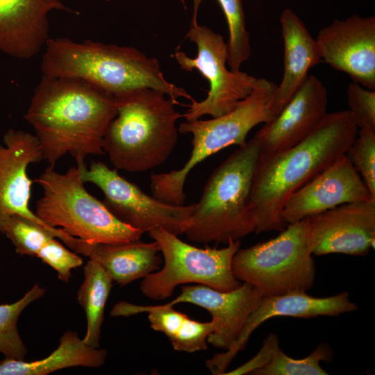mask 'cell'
Wrapping results in <instances>:
<instances>
[{"label":"cell","mask_w":375,"mask_h":375,"mask_svg":"<svg viewBox=\"0 0 375 375\" xmlns=\"http://www.w3.org/2000/svg\"><path fill=\"white\" fill-rule=\"evenodd\" d=\"M117 112L112 94L81 79L42 75L24 118L49 165L67 153L81 165L88 156L105 154L103 137Z\"/></svg>","instance_id":"cell-1"},{"label":"cell","mask_w":375,"mask_h":375,"mask_svg":"<svg viewBox=\"0 0 375 375\" xmlns=\"http://www.w3.org/2000/svg\"><path fill=\"white\" fill-rule=\"evenodd\" d=\"M358 131L348 110L327 113L295 146L278 153H262L251 190L254 233L283 231L287 224L281 211L288 197L346 153Z\"/></svg>","instance_id":"cell-2"},{"label":"cell","mask_w":375,"mask_h":375,"mask_svg":"<svg viewBox=\"0 0 375 375\" xmlns=\"http://www.w3.org/2000/svg\"><path fill=\"white\" fill-rule=\"evenodd\" d=\"M44 46L40 65L44 76L81 79L115 97L151 88L174 100H194L165 78L156 58L136 48L66 38H49Z\"/></svg>","instance_id":"cell-3"},{"label":"cell","mask_w":375,"mask_h":375,"mask_svg":"<svg viewBox=\"0 0 375 375\" xmlns=\"http://www.w3.org/2000/svg\"><path fill=\"white\" fill-rule=\"evenodd\" d=\"M151 89L116 96V116L106 131L103 149L116 169L143 172L163 164L177 142L176 100Z\"/></svg>","instance_id":"cell-4"},{"label":"cell","mask_w":375,"mask_h":375,"mask_svg":"<svg viewBox=\"0 0 375 375\" xmlns=\"http://www.w3.org/2000/svg\"><path fill=\"white\" fill-rule=\"evenodd\" d=\"M261 153L252 138L213 171L185 231L190 240L227 244L254 233L251 190Z\"/></svg>","instance_id":"cell-5"},{"label":"cell","mask_w":375,"mask_h":375,"mask_svg":"<svg viewBox=\"0 0 375 375\" xmlns=\"http://www.w3.org/2000/svg\"><path fill=\"white\" fill-rule=\"evenodd\" d=\"M276 85L267 78H258L251 93L229 112L208 120L182 122L178 132L192 135L190 158L181 169L151 176L152 196L169 204L184 205L185 180L197 165L228 146L243 145L253 128L276 118L270 100Z\"/></svg>","instance_id":"cell-6"},{"label":"cell","mask_w":375,"mask_h":375,"mask_svg":"<svg viewBox=\"0 0 375 375\" xmlns=\"http://www.w3.org/2000/svg\"><path fill=\"white\" fill-rule=\"evenodd\" d=\"M35 182L43 190L35 213L49 227L90 243L127 242L144 233L119 221L85 189L77 166L60 174L49 165Z\"/></svg>","instance_id":"cell-7"},{"label":"cell","mask_w":375,"mask_h":375,"mask_svg":"<svg viewBox=\"0 0 375 375\" xmlns=\"http://www.w3.org/2000/svg\"><path fill=\"white\" fill-rule=\"evenodd\" d=\"M312 256L305 218L287 224L274 238L240 248L232 271L238 281L253 285L262 297L307 292L316 277Z\"/></svg>","instance_id":"cell-8"},{"label":"cell","mask_w":375,"mask_h":375,"mask_svg":"<svg viewBox=\"0 0 375 375\" xmlns=\"http://www.w3.org/2000/svg\"><path fill=\"white\" fill-rule=\"evenodd\" d=\"M147 233L159 247L163 266L142 278L140 289L146 297L166 299L177 286L189 283L222 292L235 290L242 284L232 271V260L240 248V240L230 241L220 249H202L182 241L162 228Z\"/></svg>","instance_id":"cell-9"},{"label":"cell","mask_w":375,"mask_h":375,"mask_svg":"<svg viewBox=\"0 0 375 375\" xmlns=\"http://www.w3.org/2000/svg\"><path fill=\"white\" fill-rule=\"evenodd\" d=\"M187 38L196 44L197 56L176 51L174 58L182 69L199 72L208 80L210 90L203 100H193L182 116L192 122L207 115L217 117L229 112L251 93L258 78L240 70L228 69L227 44L222 35L197 24H191Z\"/></svg>","instance_id":"cell-10"},{"label":"cell","mask_w":375,"mask_h":375,"mask_svg":"<svg viewBox=\"0 0 375 375\" xmlns=\"http://www.w3.org/2000/svg\"><path fill=\"white\" fill-rule=\"evenodd\" d=\"M77 167L83 181L102 191L103 204L124 224L144 233L160 227L176 235L184 234L196 203L176 206L162 202L102 162L92 161L89 168L85 165Z\"/></svg>","instance_id":"cell-11"},{"label":"cell","mask_w":375,"mask_h":375,"mask_svg":"<svg viewBox=\"0 0 375 375\" xmlns=\"http://www.w3.org/2000/svg\"><path fill=\"white\" fill-rule=\"evenodd\" d=\"M308 218L313 255L365 256L375 240V199L343 203Z\"/></svg>","instance_id":"cell-12"},{"label":"cell","mask_w":375,"mask_h":375,"mask_svg":"<svg viewBox=\"0 0 375 375\" xmlns=\"http://www.w3.org/2000/svg\"><path fill=\"white\" fill-rule=\"evenodd\" d=\"M322 60L375 90V17L353 15L335 19L315 39Z\"/></svg>","instance_id":"cell-13"},{"label":"cell","mask_w":375,"mask_h":375,"mask_svg":"<svg viewBox=\"0 0 375 375\" xmlns=\"http://www.w3.org/2000/svg\"><path fill=\"white\" fill-rule=\"evenodd\" d=\"M357 309V304L350 300L347 292L326 297H315L307 292L263 297L258 306L248 317L236 342L228 350L207 360L206 365L212 374L223 375L234 358L245 348L253 332L271 318L335 317Z\"/></svg>","instance_id":"cell-14"},{"label":"cell","mask_w":375,"mask_h":375,"mask_svg":"<svg viewBox=\"0 0 375 375\" xmlns=\"http://www.w3.org/2000/svg\"><path fill=\"white\" fill-rule=\"evenodd\" d=\"M371 198L363 180L344 153L291 194L283 205L281 217L288 224L345 203Z\"/></svg>","instance_id":"cell-15"},{"label":"cell","mask_w":375,"mask_h":375,"mask_svg":"<svg viewBox=\"0 0 375 375\" xmlns=\"http://www.w3.org/2000/svg\"><path fill=\"white\" fill-rule=\"evenodd\" d=\"M328 92L314 75L305 81L276 117L264 125L253 136L262 153L288 149L307 138L326 115Z\"/></svg>","instance_id":"cell-16"},{"label":"cell","mask_w":375,"mask_h":375,"mask_svg":"<svg viewBox=\"0 0 375 375\" xmlns=\"http://www.w3.org/2000/svg\"><path fill=\"white\" fill-rule=\"evenodd\" d=\"M262 297L253 285L245 282L228 292L201 284L185 285L181 286L177 297L165 304L174 307L179 303H190L206 310L215 324L207 342L226 351L236 342L248 317L258 306Z\"/></svg>","instance_id":"cell-17"},{"label":"cell","mask_w":375,"mask_h":375,"mask_svg":"<svg viewBox=\"0 0 375 375\" xmlns=\"http://www.w3.org/2000/svg\"><path fill=\"white\" fill-rule=\"evenodd\" d=\"M0 143V224L11 215H17L49 228L29 208L32 181L27 168L44 160L36 135L10 128Z\"/></svg>","instance_id":"cell-18"},{"label":"cell","mask_w":375,"mask_h":375,"mask_svg":"<svg viewBox=\"0 0 375 375\" xmlns=\"http://www.w3.org/2000/svg\"><path fill=\"white\" fill-rule=\"evenodd\" d=\"M54 10L73 12L61 0H0V51L18 59L38 54L49 38Z\"/></svg>","instance_id":"cell-19"},{"label":"cell","mask_w":375,"mask_h":375,"mask_svg":"<svg viewBox=\"0 0 375 375\" xmlns=\"http://www.w3.org/2000/svg\"><path fill=\"white\" fill-rule=\"evenodd\" d=\"M98 262L116 283L124 286L158 270L162 263L156 243L140 240L123 243H90L73 237L66 244Z\"/></svg>","instance_id":"cell-20"},{"label":"cell","mask_w":375,"mask_h":375,"mask_svg":"<svg viewBox=\"0 0 375 375\" xmlns=\"http://www.w3.org/2000/svg\"><path fill=\"white\" fill-rule=\"evenodd\" d=\"M280 24L284 44L283 74L270 100L276 117L305 81L308 70L322 60L315 39L294 12L284 9Z\"/></svg>","instance_id":"cell-21"},{"label":"cell","mask_w":375,"mask_h":375,"mask_svg":"<svg viewBox=\"0 0 375 375\" xmlns=\"http://www.w3.org/2000/svg\"><path fill=\"white\" fill-rule=\"evenodd\" d=\"M142 312L148 313L151 328L165 334L174 350L193 353L208 349L207 339L214 331L213 322L192 319L173 306H140L122 301L113 306L110 315L129 317Z\"/></svg>","instance_id":"cell-22"},{"label":"cell","mask_w":375,"mask_h":375,"mask_svg":"<svg viewBox=\"0 0 375 375\" xmlns=\"http://www.w3.org/2000/svg\"><path fill=\"white\" fill-rule=\"evenodd\" d=\"M107 351L85 344L76 331L65 332L58 347L46 358L33 361L4 358L0 375H47L69 367L97 368L104 365Z\"/></svg>","instance_id":"cell-23"},{"label":"cell","mask_w":375,"mask_h":375,"mask_svg":"<svg viewBox=\"0 0 375 375\" xmlns=\"http://www.w3.org/2000/svg\"><path fill=\"white\" fill-rule=\"evenodd\" d=\"M84 280L77 292V301L87 321L84 342L99 347L104 310L112 286V279L96 261L90 259L83 267Z\"/></svg>","instance_id":"cell-24"},{"label":"cell","mask_w":375,"mask_h":375,"mask_svg":"<svg viewBox=\"0 0 375 375\" xmlns=\"http://www.w3.org/2000/svg\"><path fill=\"white\" fill-rule=\"evenodd\" d=\"M45 292L44 288L35 283L15 302L0 304V353L5 358L25 360L28 350L19 335L17 322L25 308Z\"/></svg>","instance_id":"cell-25"},{"label":"cell","mask_w":375,"mask_h":375,"mask_svg":"<svg viewBox=\"0 0 375 375\" xmlns=\"http://www.w3.org/2000/svg\"><path fill=\"white\" fill-rule=\"evenodd\" d=\"M0 233L11 241L18 254L32 257L50 239L64 242L71 236L62 228H49L17 215L10 216L0 224Z\"/></svg>","instance_id":"cell-26"},{"label":"cell","mask_w":375,"mask_h":375,"mask_svg":"<svg viewBox=\"0 0 375 375\" xmlns=\"http://www.w3.org/2000/svg\"><path fill=\"white\" fill-rule=\"evenodd\" d=\"M333 358V351L328 344L320 343L308 356L295 359L285 354L278 343L269 362L253 372L252 375H327L320 362H329Z\"/></svg>","instance_id":"cell-27"},{"label":"cell","mask_w":375,"mask_h":375,"mask_svg":"<svg viewBox=\"0 0 375 375\" xmlns=\"http://www.w3.org/2000/svg\"><path fill=\"white\" fill-rule=\"evenodd\" d=\"M226 17L228 28L226 42L227 65L233 72L240 71L242 64L251 54L250 36L246 28L242 0H217Z\"/></svg>","instance_id":"cell-28"},{"label":"cell","mask_w":375,"mask_h":375,"mask_svg":"<svg viewBox=\"0 0 375 375\" xmlns=\"http://www.w3.org/2000/svg\"><path fill=\"white\" fill-rule=\"evenodd\" d=\"M345 154L375 199V131L360 129Z\"/></svg>","instance_id":"cell-29"},{"label":"cell","mask_w":375,"mask_h":375,"mask_svg":"<svg viewBox=\"0 0 375 375\" xmlns=\"http://www.w3.org/2000/svg\"><path fill=\"white\" fill-rule=\"evenodd\" d=\"M347 93L348 110L358 128L375 131V90L352 81Z\"/></svg>","instance_id":"cell-30"},{"label":"cell","mask_w":375,"mask_h":375,"mask_svg":"<svg viewBox=\"0 0 375 375\" xmlns=\"http://www.w3.org/2000/svg\"><path fill=\"white\" fill-rule=\"evenodd\" d=\"M36 257L53 268L58 278L67 283L72 270L83 265V258L76 252L65 248L53 238L48 240L37 252Z\"/></svg>","instance_id":"cell-31"},{"label":"cell","mask_w":375,"mask_h":375,"mask_svg":"<svg viewBox=\"0 0 375 375\" xmlns=\"http://www.w3.org/2000/svg\"><path fill=\"white\" fill-rule=\"evenodd\" d=\"M279 343L277 335L274 333H269L264 339L262 345L258 352L251 360L240 367L224 374H251L254 371L262 368L270 360L275 346Z\"/></svg>","instance_id":"cell-32"},{"label":"cell","mask_w":375,"mask_h":375,"mask_svg":"<svg viewBox=\"0 0 375 375\" xmlns=\"http://www.w3.org/2000/svg\"><path fill=\"white\" fill-rule=\"evenodd\" d=\"M203 1V0H192L194 12H193V18H192L191 24H197V12H198V10L199 8V6H200V5H201V3H202Z\"/></svg>","instance_id":"cell-33"},{"label":"cell","mask_w":375,"mask_h":375,"mask_svg":"<svg viewBox=\"0 0 375 375\" xmlns=\"http://www.w3.org/2000/svg\"><path fill=\"white\" fill-rule=\"evenodd\" d=\"M101 1H110V0H101Z\"/></svg>","instance_id":"cell-34"}]
</instances>
